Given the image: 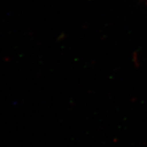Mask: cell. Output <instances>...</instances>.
<instances>
[{"label":"cell","mask_w":147,"mask_h":147,"mask_svg":"<svg viewBox=\"0 0 147 147\" xmlns=\"http://www.w3.org/2000/svg\"><path fill=\"white\" fill-rule=\"evenodd\" d=\"M145 1H146V2H147V0H145Z\"/></svg>","instance_id":"cell-1"}]
</instances>
